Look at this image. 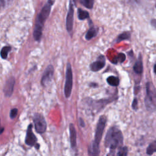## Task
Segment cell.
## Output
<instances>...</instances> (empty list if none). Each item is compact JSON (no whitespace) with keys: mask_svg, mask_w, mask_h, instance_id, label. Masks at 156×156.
Here are the masks:
<instances>
[{"mask_svg":"<svg viewBox=\"0 0 156 156\" xmlns=\"http://www.w3.org/2000/svg\"><path fill=\"white\" fill-rule=\"evenodd\" d=\"M54 2V0H48L36 18L33 35L34 38L37 41H39L41 37L43 25L49 15Z\"/></svg>","mask_w":156,"mask_h":156,"instance_id":"obj_1","label":"cell"},{"mask_svg":"<svg viewBox=\"0 0 156 156\" xmlns=\"http://www.w3.org/2000/svg\"><path fill=\"white\" fill-rule=\"evenodd\" d=\"M123 136L121 130L116 127H111L105 138V146L111 150H115L122 146Z\"/></svg>","mask_w":156,"mask_h":156,"instance_id":"obj_2","label":"cell"},{"mask_svg":"<svg viewBox=\"0 0 156 156\" xmlns=\"http://www.w3.org/2000/svg\"><path fill=\"white\" fill-rule=\"evenodd\" d=\"M145 104L148 110H156V90L151 82L146 83V95Z\"/></svg>","mask_w":156,"mask_h":156,"instance_id":"obj_3","label":"cell"},{"mask_svg":"<svg viewBox=\"0 0 156 156\" xmlns=\"http://www.w3.org/2000/svg\"><path fill=\"white\" fill-rule=\"evenodd\" d=\"M73 87V73L71 66L69 63H68L66 71V79L64 87V93L66 98H69L71 95Z\"/></svg>","mask_w":156,"mask_h":156,"instance_id":"obj_4","label":"cell"},{"mask_svg":"<svg viewBox=\"0 0 156 156\" xmlns=\"http://www.w3.org/2000/svg\"><path fill=\"white\" fill-rule=\"evenodd\" d=\"M106 122H107L106 117L105 116H101L99 118V121L97 123L96 132L94 135V140L93 142L98 145H99V143L101 142Z\"/></svg>","mask_w":156,"mask_h":156,"instance_id":"obj_5","label":"cell"},{"mask_svg":"<svg viewBox=\"0 0 156 156\" xmlns=\"http://www.w3.org/2000/svg\"><path fill=\"white\" fill-rule=\"evenodd\" d=\"M34 122L35 129L37 133H43L46 130V122L44 118L40 113H35L34 115Z\"/></svg>","mask_w":156,"mask_h":156,"instance_id":"obj_6","label":"cell"},{"mask_svg":"<svg viewBox=\"0 0 156 156\" xmlns=\"http://www.w3.org/2000/svg\"><path fill=\"white\" fill-rule=\"evenodd\" d=\"M53 74H54V68L52 65H49L44 70V72L41 78V82L43 86L46 87L51 83L53 77Z\"/></svg>","mask_w":156,"mask_h":156,"instance_id":"obj_7","label":"cell"},{"mask_svg":"<svg viewBox=\"0 0 156 156\" xmlns=\"http://www.w3.org/2000/svg\"><path fill=\"white\" fill-rule=\"evenodd\" d=\"M37 138L32 132V125L29 124L27 129L26 135L25 138V143L27 145L34 146L35 145H38L37 144Z\"/></svg>","mask_w":156,"mask_h":156,"instance_id":"obj_8","label":"cell"},{"mask_svg":"<svg viewBox=\"0 0 156 156\" xmlns=\"http://www.w3.org/2000/svg\"><path fill=\"white\" fill-rule=\"evenodd\" d=\"M73 18H74V4L72 3L71 1H70L68 12L66 16V29L68 32H71L73 29Z\"/></svg>","mask_w":156,"mask_h":156,"instance_id":"obj_9","label":"cell"},{"mask_svg":"<svg viewBox=\"0 0 156 156\" xmlns=\"http://www.w3.org/2000/svg\"><path fill=\"white\" fill-rule=\"evenodd\" d=\"M15 83V80L13 77H10L6 80V82L4 87V92L5 96L7 97L11 96L13 91Z\"/></svg>","mask_w":156,"mask_h":156,"instance_id":"obj_10","label":"cell"},{"mask_svg":"<svg viewBox=\"0 0 156 156\" xmlns=\"http://www.w3.org/2000/svg\"><path fill=\"white\" fill-rule=\"evenodd\" d=\"M105 65V58L104 55H100L98 59L90 65V69L93 71H98L104 67Z\"/></svg>","mask_w":156,"mask_h":156,"instance_id":"obj_11","label":"cell"},{"mask_svg":"<svg viewBox=\"0 0 156 156\" xmlns=\"http://www.w3.org/2000/svg\"><path fill=\"white\" fill-rule=\"evenodd\" d=\"M69 137L71 146L72 148L76 146V131L73 124H70L69 126Z\"/></svg>","mask_w":156,"mask_h":156,"instance_id":"obj_12","label":"cell"},{"mask_svg":"<svg viewBox=\"0 0 156 156\" xmlns=\"http://www.w3.org/2000/svg\"><path fill=\"white\" fill-rule=\"evenodd\" d=\"M88 152L90 156H98L99 154V145L92 142L88 147Z\"/></svg>","mask_w":156,"mask_h":156,"instance_id":"obj_13","label":"cell"},{"mask_svg":"<svg viewBox=\"0 0 156 156\" xmlns=\"http://www.w3.org/2000/svg\"><path fill=\"white\" fill-rule=\"evenodd\" d=\"M143 67L141 59L140 58L135 63L133 66V70L137 74H141L143 72Z\"/></svg>","mask_w":156,"mask_h":156,"instance_id":"obj_14","label":"cell"},{"mask_svg":"<svg viewBox=\"0 0 156 156\" xmlns=\"http://www.w3.org/2000/svg\"><path fill=\"white\" fill-rule=\"evenodd\" d=\"M97 34H98V30L94 27H91L87 32V34L85 35V38L87 40H91V38H93L95 36H96Z\"/></svg>","mask_w":156,"mask_h":156,"instance_id":"obj_15","label":"cell"},{"mask_svg":"<svg viewBox=\"0 0 156 156\" xmlns=\"http://www.w3.org/2000/svg\"><path fill=\"white\" fill-rule=\"evenodd\" d=\"M107 82L111 86L116 87L119 85V79L117 77L113 76H110L108 77L107 79Z\"/></svg>","mask_w":156,"mask_h":156,"instance_id":"obj_16","label":"cell"},{"mask_svg":"<svg viewBox=\"0 0 156 156\" xmlns=\"http://www.w3.org/2000/svg\"><path fill=\"white\" fill-rule=\"evenodd\" d=\"M77 13H78V18L80 20H83L89 17L88 12L85 10H83L81 9H78Z\"/></svg>","mask_w":156,"mask_h":156,"instance_id":"obj_17","label":"cell"},{"mask_svg":"<svg viewBox=\"0 0 156 156\" xmlns=\"http://www.w3.org/2000/svg\"><path fill=\"white\" fill-rule=\"evenodd\" d=\"M156 152V141L151 143L147 148L146 153L148 155H152Z\"/></svg>","mask_w":156,"mask_h":156,"instance_id":"obj_18","label":"cell"},{"mask_svg":"<svg viewBox=\"0 0 156 156\" xmlns=\"http://www.w3.org/2000/svg\"><path fill=\"white\" fill-rule=\"evenodd\" d=\"M11 50V48L10 46H4L2 48L1 51V56L3 59H5L7 57L8 53Z\"/></svg>","mask_w":156,"mask_h":156,"instance_id":"obj_19","label":"cell"},{"mask_svg":"<svg viewBox=\"0 0 156 156\" xmlns=\"http://www.w3.org/2000/svg\"><path fill=\"white\" fill-rule=\"evenodd\" d=\"M80 2L88 9H92L94 4V0H80Z\"/></svg>","mask_w":156,"mask_h":156,"instance_id":"obj_20","label":"cell"},{"mask_svg":"<svg viewBox=\"0 0 156 156\" xmlns=\"http://www.w3.org/2000/svg\"><path fill=\"white\" fill-rule=\"evenodd\" d=\"M125 60H126V55H125V54H123V53H119V54H118L117 57L115 58V60H113L112 62L114 63H117L118 62L122 63Z\"/></svg>","mask_w":156,"mask_h":156,"instance_id":"obj_21","label":"cell"},{"mask_svg":"<svg viewBox=\"0 0 156 156\" xmlns=\"http://www.w3.org/2000/svg\"><path fill=\"white\" fill-rule=\"evenodd\" d=\"M130 37V34L129 32H123L122 34H121L118 37V41H120L121 40H126L129 38Z\"/></svg>","mask_w":156,"mask_h":156,"instance_id":"obj_22","label":"cell"},{"mask_svg":"<svg viewBox=\"0 0 156 156\" xmlns=\"http://www.w3.org/2000/svg\"><path fill=\"white\" fill-rule=\"evenodd\" d=\"M127 147L126 146L121 147L118 152V156H127Z\"/></svg>","mask_w":156,"mask_h":156,"instance_id":"obj_23","label":"cell"},{"mask_svg":"<svg viewBox=\"0 0 156 156\" xmlns=\"http://www.w3.org/2000/svg\"><path fill=\"white\" fill-rule=\"evenodd\" d=\"M17 113H18L17 108H12L10 112V118L12 119L15 118L17 115Z\"/></svg>","mask_w":156,"mask_h":156,"instance_id":"obj_24","label":"cell"},{"mask_svg":"<svg viewBox=\"0 0 156 156\" xmlns=\"http://www.w3.org/2000/svg\"><path fill=\"white\" fill-rule=\"evenodd\" d=\"M137 104H138V101H137V99L136 98H135L132 102V108L134 109V110H136L137 108Z\"/></svg>","mask_w":156,"mask_h":156,"instance_id":"obj_25","label":"cell"},{"mask_svg":"<svg viewBox=\"0 0 156 156\" xmlns=\"http://www.w3.org/2000/svg\"><path fill=\"white\" fill-rule=\"evenodd\" d=\"M79 123H80V125L82 126V127H84L85 126V124H84V122L83 121V119L82 118H80L79 119Z\"/></svg>","mask_w":156,"mask_h":156,"instance_id":"obj_26","label":"cell"},{"mask_svg":"<svg viewBox=\"0 0 156 156\" xmlns=\"http://www.w3.org/2000/svg\"><path fill=\"white\" fill-rule=\"evenodd\" d=\"M152 25L156 28V20H152L151 21Z\"/></svg>","mask_w":156,"mask_h":156,"instance_id":"obj_27","label":"cell"},{"mask_svg":"<svg viewBox=\"0 0 156 156\" xmlns=\"http://www.w3.org/2000/svg\"><path fill=\"white\" fill-rule=\"evenodd\" d=\"M154 73L156 74V64L154 65Z\"/></svg>","mask_w":156,"mask_h":156,"instance_id":"obj_28","label":"cell"},{"mask_svg":"<svg viewBox=\"0 0 156 156\" xmlns=\"http://www.w3.org/2000/svg\"><path fill=\"white\" fill-rule=\"evenodd\" d=\"M3 131H4V128H2V129H1V133H2Z\"/></svg>","mask_w":156,"mask_h":156,"instance_id":"obj_29","label":"cell"}]
</instances>
